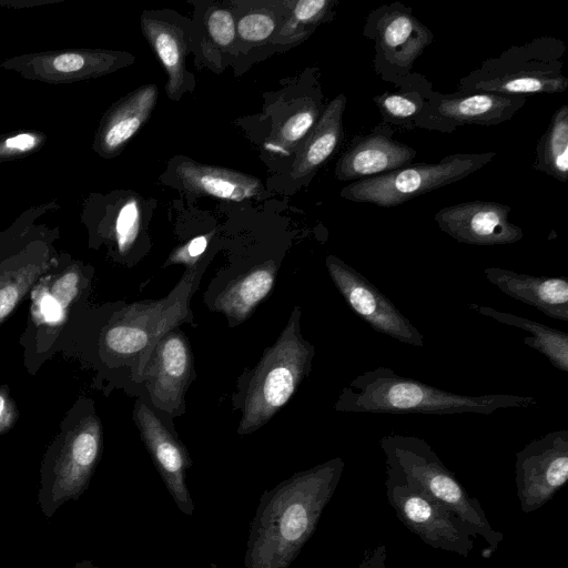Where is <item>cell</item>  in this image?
Masks as SVG:
<instances>
[{
    "instance_id": "1",
    "label": "cell",
    "mask_w": 568,
    "mask_h": 568,
    "mask_svg": "<svg viewBox=\"0 0 568 568\" xmlns=\"http://www.w3.org/2000/svg\"><path fill=\"white\" fill-rule=\"evenodd\" d=\"M336 457L265 490L251 523L245 568H288L311 538L344 470Z\"/></svg>"
},
{
    "instance_id": "2",
    "label": "cell",
    "mask_w": 568,
    "mask_h": 568,
    "mask_svg": "<svg viewBox=\"0 0 568 568\" xmlns=\"http://www.w3.org/2000/svg\"><path fill=\"white\" fill-rule=\"evenodd\" d=\"M537 404L527 395L450 393L388 367H376L356 376L345 386L335 404L339 412L387 414L489 415L498 409L524 408Z\"/></svg>"
},
{
    "instance_id": "3",
    "label": "cell",
    "mask_w": 568,
    "mask_h": 568,
    "mask_svg": "<svg viewBox=\"0 0 568 568\" xmlns=\"http://www.w3.org/2000/svg\"><path fill=\"white\" fill-rule=\"evenodd\" d=\"M566 43L551 36L511 45L498 57L459 79L457 92L499 94H555L568 89L562 73Z\"/></svg>"
},
{
    "instance_id": "4",
    "label": "cell",
    "mask_w": 568,
    "mask_h": 568,
    "mask_svg": "<svg viewBox=\"0 0 568 568\" xmlns=\"http://www.w3.org/2000/svg\"><path fill=\"white\" fill-rule=\"evenodd\" d=\"M379 446L386 466L400 471L455 514L473 536L481 537L487 542L490 551L497 550L504 535L491 527L480 503L466 491L426 440L416 436L387 435L379 439Z\"/></svg>"
},
{
    "instance_id": "5",
    "label": "cell",
    "mask_w": 568,
    "mask_h": 568,
    "mask_svg": "<svg viewBox=\"0 0 568 568\" xmlns=\"http://www.w3.org/2000/svg\"><path fill=\"white\" fill-rule=\"evenodd\" d=\"M300 307L277 341L263 353L245 393L239 434L246 435L266 424L294 395L307 375L314 347L300 333Z\"/></svg>"
},
{
    "instance_id": "6",
    "label": "cell",
    "mask_w": 568,
    "mask_h": 568,
    "mask_svg": "<svg viewBox=\"0 0 568 568\" xmlns=\"http://www.w3.org/2000/svg\"><path fill=\"white\" fill-rule=\"evenodd\" d=\"M102 452V426L88 415L64 430L49 448L41 466L39 505L50 518L68 500L88 488Z\"/></svg>"
},
{
    "instance_id": "7",
    "label": "cell",
    "mask_w": 568,
    "mask_h": 568,
    "mask_svg": "<svg viewBox=\"0 0 568 568\" xmlns=\"http://www.w3.org/2000/svg\"><path fill=\"white\" fill-rule=\"evenodd\" d=\"M496 156L494 151L449 154L435 163H412L395 171L355 181L341 197L379 207L400 205L414 197L460 181Z\"/></svg>"
},
{
    "instance_id": "8",
    "label": "cell",
    "mask_w": 568,
    "mask_h": 568,
    "mask_svg": "<svg viewBox=\"0 0 568 568\" xmlns=\"http://www.w3.org/2000/svg\"><path fill=\"white\" fill-rule=\"evenodd\" d=\"M174 293L159 301H144L124 307L104 328L102 342L113 356L128 359L140 357L145 364L155 344L183 322H189L193 275L185 273Z\"/></svg>"
},
{
    "instance_id": "9",
    "label": "cell",
    "mask_w": 568,
    "mask_h": 568,
    "mask_svg": "<svg viewBox=\"0 0 568 568\" xmlns=\"http://www.w3.org/2000/svg\"><path fill=\"white\" fill-rule=\"evenodd\" d=\"M362 33L374 43V72L392 84L412 73L417 59L434 41L432 30L399 1L371 10Z\"/></svg>"
},
{
    "instance_id": "10",
    "label": "cell",
    "mask_w": 568,
    "mask_h": 568,
    "mask_svg": "<svg viewBox=\"0 0 568 568\" xmlns=\"http://www.w3.org/2000/svg\"><path fill=\"white\" fill-rule=\"evenodd\" d=\"M386 496L397 518L433 548L467 558L474 550L468 527L400 471L386 466Z\"/></svg>"
},
{
    "instance_id": "11",
    "label": "cell",
    "mask_w": 568,
    "mask_h": 568,
    "mask_svg": "<svg viewBox=\"0 0 568 568\" xmlns=\"http://www.w3.org/2000/svg\"><path fill=\"white\" fill-rule=\"evenodd\" d=\"M515 457L517 497L529 514L552 499L568 479V430L532 439Z\"/></svg>"
},
{
    "instance_id": "12",
    "label": "cell",
    "mask_w": 568,
    "mask_h": 568,
    "mask_svg": "<svg viewBox=\"0 0 568 568\" xmlns=\"http://www.w3.org/2000/svg\"><path fill=\"white\" fill-rule=\"evenodd\" d=\"M327 272L349 308L377 333L423 347V334L363 274L335 255H327Z\"/></svg>"
},
{
    "instance_id": "13",
    "label": "cell",
    "mask_w": 568,
    "mask_h": 568,
    "mask_svg": "<svg viewBox=\"0 0 568 568\" xmlns=\"http://www.w3.org/2000/svg\"><path fill=\"white\" fill-rule=\"evenodd\" d=\"M526 101L527 97L519 94L440 93L434 90L415 125L440 133H453L463 125H498L514 118Z\"/></svg>"
},
{
    "instance_id": "14",
    "label": "cell",
    "mask_w": 568,
    "mask_h": 568,
    "mask_svg": "<svg viewBox=\"0 0 568 568\" xmlns=\"http://www.w3.org/2000/svg\"><path fill=\"white\" fill-rule=\"evenodd\" d=\"M511 207L494 201H469L437 211L438 227L459 243L493 246L514 244L524 231L509 221Z\"/></svg>"
},
{
    "instance_id": "15",
    "label": "cell",
    "mask_w": 568,
    "mask_h": 568,
    "mask_svg": "<svg viewBox=\"0 0 568 568\" xmlns=\"http://www.w3.org/2000/svg\"><path fill=\"white\" fill-rule=\"evenodd\" d=\"M395 132L393 126L381 122L369 132L354 136L336 163V179L355 182L412 164L417 151L396 141Z\"/></svg>"
},
{
    "instance_id": "16",
    "label": "cell",
    "mask_w": 568,
    "mask_h": 568,
    "mask_svg": "<svg viewBox=\"0 0 568 568\" xmlns=\"http://www.w3.org/2000/svg\"><path fill=\"white\" fill-rule=\"evenodd\" d=\"M192 364L189 343L181 332L171 331L155 344L141 373L154 406L172 414L180 410Z\"/></svg>"
},
{
    "instance_id": "17",
    "label": "cell",
    "mask_w": 568,
    "mask_h": 568,
    "mask_svg": "<svg viewBox=\"0 0 568 568\" xmlns=\"http://www.w3.org/2000/svg\"><path fill=\"white\" fill-rule=\"evenodd\" d=\"M134 418L141 438L175 505L183 514L193 515L194 503L185 483L186 470L192 466L186 448L146 405L136 403Z\"/></svg>"
},
{
    "instance_id": "18",
    "label": "cell",
    "mask_w": 568,
    "mask_h": 568,
    "mask_svg": "<svg viewBox=\"0 0 568 568\" xmlns=\"http://www.w3.org/2000/svg\"><path fill=\"white\" fill-rule=\"evenodd\" d=\"M170 169L181 189L191 195L241 202L258 197L263 191L262 182L255 176L187 158L172 159Z\"/></svg>"
},
{
    "instance_id": "19",
    "label": "cell",
    "mask_w": 568,
    "mask_h": 568,
    "mask_svg": "<svg viewBox=\"0 0 568 568\" xmlns=\"http://www.w3.org/2000/svg\"><path fill=\"white\" fill-rule=\"evenodd\" d=\"M171 11H145L141 18L142 32L168 74L165 91L179 101L185 91V57L190 37L182 18Z\"/></svg>"
},
{
    "instance_id": "20",
    "label": "cell",
    "mask_w": 568,
    "mask_h": 568,
    "mask_svg": "<svg viewBox=\"0 0 568 568\" xmlns=\"http://www.w3.org/2000/svg\"><path fill=\"white\" fill-rule=\"evenodd\" d=\"M484 273L506 295L538 308L548 317L568 322L567 277L534 276L501 267H487Z\"/></svg>"
},
{
    "instance_id": "21",
    "label": "cell",
    "mask_w": 568,
    "mask_h": 568,
    "mask_svg": "<svg viewBox=\"0 0 568 568\" xmlns=\"http://www.w3.org/2000/svg\"><path fill=\"white\" fill-rule=\"evenodd\" d=\"M346 95L339 93L324 109L305 136L291 170L294 180L310 179L338 148L343 138V114Z\"/></svg>"
},
{
    "instance_id": "22",
    "label": "cell",
    "mask_w": 568,
    "mask_h": 568,
    "mask_svg": "<svg viewBox=\"0 0 568 568\" xmlns=\"http://www.w3.org/2000/svg\"><path fill=\"white\" fill-rule=\"evenodd\" d=\"M395 89L373 97L382 122L396 131L416 129V120L434 92L432 82L420 73H410L394 83Z\"/></svg>"
},
{
    "instance_id": "23",
    "label": "cell",
    "mask_w": 568,
    "mask_h": 568,
    "mask_svg": "<svg viewBox=\"0 0 568 568\" xmlns=\"http://www.w3.org/2000/svg\"><path fill=\"white\" fill-rule=\"evenodd\" d=\"M277 274L273 261L258 264L232 281L216 297L215 310L235 325L251 316L255 307L271 293Z\"/></svg>"
},
{
    "instance_id": "24",
    "label": "cell",
    "mask_w": 568,
    "mask_h": 568,
    "mask_svg": "<svg viewBox=\"0 0 568 568\" xmlns=\"http://www.w3.org/2000/svg\"><path fill=\"white\" fill-rule=\"evenodd\" d=\"M469 308L488 316L501 324L514 326L530 333L524 343L542 354L551 365L562 372H568V334L539 322L501 312L490 306L469 304Z\"/></svg>"
},
{
    "instance_id": "25",
    "label": "cell",
    "mask_w": 568,
    "mask_h": 568,
    "mask_svg": "<svg viewBox=\"0 0 568 568\" xmlns=\"http://www.w3.org/2000/svg\"><path fill=\"white\" fill-rule=\"evenodd\" d=\"M539 171L555 180L566 183L568 180V105L562 104L552 114L545 133L536 145V159L532 164Z\"/></svg>"
},
{
    "instance_id": "26",
    "label": "cell",
    "mask_w": 568,
    "mask_h": 568,
    "mask_svg": "<svg viewBox=\"0 0 568 568\" xmlns=\"http://www.w3.org/2000/svg\"><path fill=\"white\" fill-rule=\"evenodd\" d=\"M158 97L159 89L155 84L142 85L129 97L104 134L108 149L120 148L146 123Z\"/></svg>"
},
{
    "instance_id": "27",
    "label": "cell",
    "mask_w": 568,
    "mask_h": 568,
    "mask_svg": "<svg viewBox=\"0 0 568 568\" xmlns=\"http://www.w3.org/2000/svg\"><path fill=\"white\" fill-rule=\"evenodd\" d=\"M337 3L336 0H298L291 2L290 14L278 31L281 41L298 42L307 38L317 26L335 18Z\"/></svg>"
},
{
    "instance_id": "28",
    "label": "cell",
    "mask_w": 568,
    "mask_h": 568,
    "mask_svg": "<svg viewBox=\"0 0 568 568\" xmlns=\"http://www.w3.org/2000/svg\"><path fill=\"white\" fill-rule=\"evenodd\" d=\"M325 106L322 105L318 95L315 99H308L284 122L273 145L285 150L290 145L294 146L297 142L305 139L320 119Z\"/></svg>"
},
{
    "instance_id": "29",
    "label": "cell",
    "mask_w": 568,
    "mask_h": 568,
    "mask_svg": "<svg viewBox=\"0 0 568 568\" xmlns=\"http://www.w3.org/2000/svg\"><path fill=\"white\" fill-rule=\"evenodd\" d=\"M41 272L37 266H26L0 275V323L18 306Z\"/></svg>"
},
{
    "instance_id": "30",
    "label": "cell",
    "mask_w": 568,
    "mask_h": 568,
    "mask_svg": "<svg viewBox=\"0 0 568 568\" xmlns=\"http://www.w3.org/2000/svg\"><path fill=\"white\" fill-rule=\"evenodd\" d=\"M275 16L265 9H254L242 16L236 27V34L246 43H260L276 29Z\"/></svg>"
},
{
    "instance_id": "31",
    "label": "cell",
    "mask_w": 568,
    "mask_h": 568,
    "mask_svg": "<svg viewBox=\"0 0 568 568\" xmlns=\"http://www.w3.org/2000/svg\"><path fill=\"white\" fill-rule=\"evenodd\" d=\"M141 221V210L135 200L126 202L121 207L115 221V239L121 253H126L135 243Z\"/></svg>"
},
{
    "instance_id": "32",
    "label": "cell",
    "mask_w": 568,
    "mask_h": 568,
    "mask_svg": "<svg viewBox=\"0 0 568 568\" xmlns=\"http://www.w3.org/2000/svg\"><path fill=\"white\" fill-rule=\"evenodd\" d=\"M205 29L211 42L226 50L236 39V27L233 14L223 8L211 9L204 20Z\"/></svg>"
},
{
    "instance_id": "33",
    "label": "cell",
    "mask_w": 568,
    "mask_h": 568,
    "mask_svg": "<svg viewBox=\"0 0 568 568\" xmlns=\"http://www.w3.org/2000/svg\"><path fill=\"white\" fill-rule=\"evenodd\" d=\"M211 234L199 235L174 248L166 260L165 265L183 264L187 271H192L194 265L206 250Z\"/></svg>"
},
{
    "instance_id": "34",
    "label": "cell",
    "mask_w": 568,
    "mask_h": 568,
    "mask_svg": "<svg viewBox=\"0 0 568 568\" xmlns=\"http://www.w3.org/2000/svg\"><path fill=\"white\" fill-rule=\"evenodd\" d=\"M19 412L9 388L0 386V435L10 430L18 420Z\"/></svg>"
},
{
    "instance_id": "35",
    "label": "cell",
    "mask_w": 568,
    "mask_h": 568,
    "mask_svg": "<svg viewBox=\"0 0 568 568\" xmlns=\"http://www.w3.org/2000/svg\"><path fill=\"white\" fill-rule=\"evenodd\" d=\"M83 58L77 53L61 54L53 60L54 68L61 72L78 71L83 67Z\"/></svg>"
},
{
    "instance_id": "36",
    "label": "cell",
    "mask_w": 568,
    "mask_h": 568,
    "mask_svg": "<svg viewBox=\"0 0 568 568\" xmlns=\"http://www.w3.org/2000/svg\"><path fill=\"white\" fill-rule=\"evenodd\" d=\"M358 568H387L385 546L369 550Z\"/></svg>"
},
{
    "instance_id": "37",
    "label": "cell",
    "mask_w": 568,
    "mask_h": 568,
    "mask_svg": "<svg viewBox=\"0 0 568 568\" xmlns=\"http://www.w3.org/2000/svg\"><path fill=\"white\" fill-rule=\"evenodd\" d=\"M36 144V140L30 134H19L13 138H10L6 141V145L11 149L18 150H29L33 148Z\"/></svg>"
},
{
    "instance_id": "38",
    "label": "cell",
    "mask_w": 568,
    "mask_h": 568,
    "mask_svg": "<svg viewBox=\"0 0 568 568\" xmlns=\"http://www.w3.org/2000/svg\"><path fill=\"white\" fill-rule=\"evenodd\" d=\"M71 568H102V567H98V566H94L92 564V561L88 560V559H84V560H81L79 562H77L73 567Z\"/></svg>"
}]
</instances>
